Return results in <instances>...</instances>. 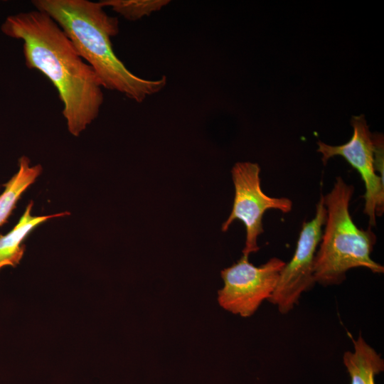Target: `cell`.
<instances>
[{
  "label": "cell",
  "mask_w": 384,
  "mask_h": 384,
  "mask_svg": "<svg viewBox=\"0 0 384 384\" xmlns=\"http://www.w3.org/2000/svg\"><path fill=\"white\" fill-rule=\"evenodd\" d=\"M1 30L23 41L26 67L40 71L55 87L68 129L78 137L97 117L104 101L103 87L94 70L43 11L35 9L9 15Z\"/></svg>",
  "instance_id": "6da1fadb"
},
{
  "label": "cell",
  "mask_w": 384,
  "mask_h": 384,
  "mask_svg": "<svg viewBox=\"0 0 384 384\" xmlns=\"http://www.w3.org/2000/svg\"><path fill=\"white\" fill-rule=\"evenodd\" d=\"M32 4L58 23L80 57L94 70L103 88L142 102L165 87L166 77L158 80L138 77L118 58L111 39L119 33V21L107 15L99 2L33 0Z\"/></svg>",
  "instance_id": "7a4b0ae2"
},
{
  "label": "cell",
  "mask_w": 384,
  "mask_h": 384,
  "mask_svg": "<svg viewBox=\"0 0 384 384\" xmlns=\"http://www.w3.org/2000/svg\"><path fill=\"white\" fill-rule=\"evenodd\" d=\"M353 193V186L338 176L331 191L322 196L326 220L314 257V277L323 286L342 283L352 268L364 267L373 273L384 272L383 266L370 257L375 234L370 227L358 228L351 216L349 205Z\"/></svg>",
  "instance_id": "3957f363"
},
{
  "label": "cell",
  "mask_w": 384,
  "mask_h": 384,
  "mask_svg": "<svg viewBox=\"0 0 384 384\" xmlns=\"http://www.w3.org/2000/svg\"><path fill=\"white\" fill-rule=\"evenodd\" d=\"M260 173V167L256 163L238 162L233 166L231 170L235 187L233 205L221 228L222 231L225 232L235 220L243 223L246 239L242 254L245 256L260 249L257 238L264 232L262 218L265 211L275 209L287 213L292 208L289 198L270 197L262 191Z\"/></svg>",
  "instance_id": "277c9868"
},
{
  "label": "cell",
  "mask_w": 384,
  "mask_h": 384,
  "mask_svg": "<svg viewBox=\"0 0 384 384\" xmlns=\"http://www.w3.org/2000/svg\"><path fill=\"white\" fill-rule=\"evenodd\" d=\"M285 264L272 257L257 267L242 255L236 263L220 272L224 287L218 292L220 306L242 317L252 316L274 291Z\"/></svg>",
  "instance_id": "5b68a950"
},
{
  "label": "cell",
  "mask_w": 384,
  "mask_h": 384,
  "mask_svg": "<svg viewBox=\"0 0 384 384\" xmlns=\"http://www.w3.org/2000/svg\"><path fill=\"white\" fill-rule=\"evenodd\" d=\"M326 220V208L321 196L314 217L303 223L294 255L283 267L277 287L267 299L277 306L281 314L290 311L298 303L301 294L311 289L316 283L314 262Z\"/></svg>",
  "instance_id": "8992f818"
},
{
  "label": "cell",
  "mask_w": 384,
  "mask_h": 384,
  "mask_svg": "<svg viewBox=\"0 0 384 384\" xmlns=\"http://www.w3.org/2000/svg\"><path fill=\"white\" fill-rule=\"evenodd\" d=\"M353 134L349 141L338 146L319 141L317 151L326 164L330 158L341 156L361 175L365 186L363 213L368 217L369 227L376 225V218L384 211L383 178L375 169L373 134L369 130L363 115L351 119Z\"/></svg>",
  "instance_id": "52a82bcc"
},
{
  "label": "cell",
  "mask_w": 384,
  "mask_h": 384,
  "mask_svg": "<svg viewBox=\"0 0 384 384\" xmlns=\"http://www.w3.org/2000/svg\"><path fill=\"white\" fill-rule=\"evenodd\" d=\"M33 205V202L28 203L23 215L11 230L6 235H0V270L7 266L16 267L19 264L25 252V245L22 242L34 228L53 218L70 214L63 212L48 215L33 216L31 214Z\"/></svg>",
  "instance_id": "ba28073f"
},
{
  "label": "cell",
  "mask_w": 384,
  "mask_h": 384,
  "mask_svg": "<svg viewBox=\"0 0 384 384\" xmlns=\"http://www.w3.org/2000/svg\"><path fill=\"white\" fill-rule=\"evenodd\" d=\"M354 351H346L343 363L351 377V384H375V377L384 370L380 354L368 345L361 335L355 340L348 333Z\"/></svg>",
  "instance_id": "9c48e42d"
},
{
  "label": "cell",
  "mask_w": 384,
  "mask_h": 384,
  "mask_svg": "<svg viewBox=\"0 0 384 384\" xmlns=\"http://www.w3.org/2000/svg\"><path fill=\"white\" fill-rule=\"evenodd\" d=\"M42 170L40 164L31 166L27 156L19 159L17 173L4 185V191L0 195V226L7 222L23 193L34 183Z\"/></svg>",
  "instance_id": "30bf717a"
},
{
  "label": "cell",
  "mask_w": 384,
  "mask_h": 384,
  "mask_svg": "<svg viewBox=\"0 0 384 384\" xmlns=\"http://www.w3.org/2000/svg\"><path fill=\"white\" fill-rule=\"evenodd\" d=\"M169 0H103L99 1L102 7L113 11L129 21H137L167 5Z\"/></svg>",
  "instance_id": "8fae6325"
}]
</instances>
